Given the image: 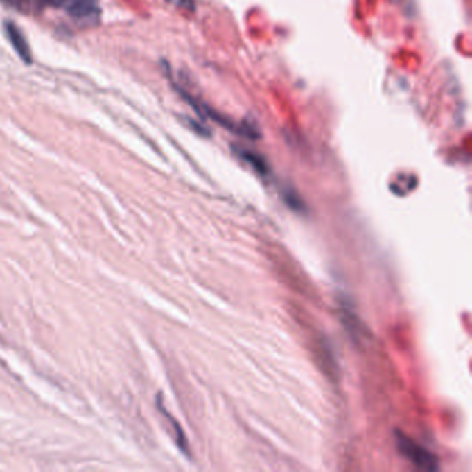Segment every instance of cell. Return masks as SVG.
Masks as SVG:
<instances>
[{"label": "cell", "mask_w": 472, "mask_h": 472, "mask_svg": "<svg viewBox=\"0 0 472 472\" xmlns=\"http://www.w3.org/2000/svg\"><path fill=\"white\" fill-rule=\"evenodd\" d=\"M395 444H396L398 452L416 469L427 472H435L439 470L441 466H439L438 457L432 452H430L427 448L413 441L406 434L396 431Z\"/></svg>", "instance_id": "6da1fadb"}, {"label": "cell", "mask_w": 472, "mask_h": 472, "mask_svg": "<svg viewBox=\"0 0 472 472\" xmlns=\"http://www.w3.org/2000/svg\"><path fill=\"white\" fill-rule=\"evenodd\" d=\"M44 6L64 10L67 14L79 21L96 22L100 18L101 8L98 0H37Z\"/></svg>", "instance_id": "7a4b0ae2"}, {"label": "cell", "mask_w": 472, "mask_h": 472, "mask_svg": "<svg viewBox=\"0 0 472 472\" xmlns=\"http://www.w3.org/2000/svg\"><path fill=\"white\" fill-rule=\"evenodd\" d=\"M4 32H6L8 42L11 43L12 49L19 55V58L22 61L28 62V64L32 62V53H30V49H29V44H28V40L24 36L22 30L15 25V22L6 21L4 22Z\"/></svg>", "instance_id": "3957f363"}, {"label": "cell", "mask_w": 472, "mask_h": 472, "mask_svg": "<svg viewBox=\"0 0 472 472\" xmlns=\"http://www.w3.org/2000/svg\"><path fill=\"white\" fill-rule=\"evenodd\" d=\"M233 151L236 152V155L238 158H241L244 162H247L261 176L266 177V176L270 175V171H272L270 165H269L268 159L263 155H261L259 152H256L254 150H250V148L240 147V146L233 147Z\"/></svg>", "instance_id": "277c9868"}, {"label": "cell", "mask_w": 472, "mask_h": 472, "mask_svg": "<svg viewBox=\"0 0 472 472\" xmlns=\"http://www.w3.org/2000/svg\"><path fill=\"white\" fill-rule=\"evenodd\" d=\"M338 309H340L341 322H342L345 330L349 333V335L358 338L359 331H360V322L358 319V315L355 312V308H353V304L351 302V299L341 295L338 298Z\"/></svg>", "instance_id": "5b68a950"}, {"label": "cell", "mask_w": 472, "mask_h": 472, "mask_svg": "<svg viewBox=\"0 0 472 472\" xmlns=\"http://www.w3.org/2000/svg\"><path fill=\"white\" fill-rule=\"evenodd\" d=\"M281 198L286 202V205L292 209L297 213H305L306 212V205L302 200V197L299 195V193L291 187V186H283L280 190Z\"/></svg>", "instance_id": "8992f818"}, {"label": "cell", "mask_w": 472, "mask_h": 472, "mask_svg": "<svg viewBox=\"0 0 472 472\" xmlns=\"http://www.w3.org/2000/svg\"><path fill=\"white\" fill-rule=\"evenodd\" d=\"M159 406V410L165 414V417H166V420L171 423V426H172V428H173V432H175V441H176V445L179 446V449L183 452V453H186V455H189V442H187V439H186V435H184V432L182 431V428H180V426L177 424V421L168 413V412H165L164 410V408H162V405H158Z\"/></svg>", "instance_id": "52a82bcc"}, {"label": "cell", "mask_w": 472, "mask_h": 472, "mask_svg": "<svg viewBox=\"0 0 472 472\" xmlns=\"http://www.w3.org/2000/svg\"><path fill=\"white\" fill-rule=\"evenodd\" d=\"M237 134L243 136V137H245L248 140H258L262 136L261 129L258 128L256 122H254L251 118L250 119H244L243 122L238 123Z\"/></svg>", "instance_id": "ba28073f"}, {"label": "cell", "mask_w": 472, "mask_h": 472, "mask_svg": "<svg viewBox=\"0 0 472 472\" xmlns=\"http://www.w3.org/2000/svg\"><path fill=\"white\" fill-rule=\"evenodd\" d=\"M183 121L186 122V125L193 130V132H195L197 134H200V136H204V137H209L211 136V130L205 126V125H202V123H200V122H197L195 119H193V118H189V116H184L183 118Z\"/></svg>", "instance_id": "9c48e42d"}, {"label": "cell", "mask_w": 472, "mask_h": 472, "mask_svg": "<svg viewBox=\"0 0 472 472\" xmlns=\"http://www.w3.org/2000/svg\"><path fill=\"white\" fill-rule=\"evenodd\" d=\"M166 1L175 4L179 8H183L186 11H191L193 12V11L197 10V6H195L194 0H166Z\"/></svg>", "instance_id": "30bf717a"}]
</instances>
